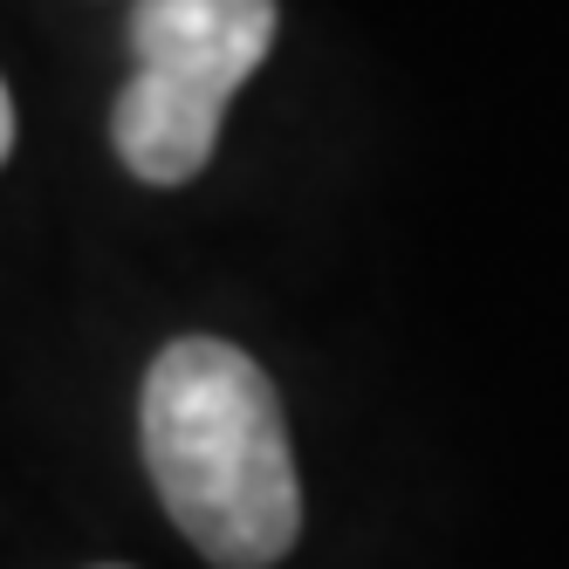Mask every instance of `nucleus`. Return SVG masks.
I'll return each mask as SVG.
<instances>
[{"label": "nucleus", "instance_id": "obj_1", "mask_svg": "<svg viewBox=\"0 0 569 569\" xmlns=\"http://www.w3.org/2000/svg\"><path fill=\"white\" fill-rule=\"evenodd\" d=\"M144 467L172 528L220 569H268L302 528V480L268 371L220 337L151 357L138 398Z\"/></svg>", "mask_w": 569, "mask_h": 569}, {"label": "nucleus", "instance_id": "obj_2", "mask_svg": "<svg viewBox=\"0 0 569 569\" xmlns=\"http://www.w3.org/2000/svg\"><path fill=\"white\" fill-rule=\"evenodd\" d=\"M274 49V0H131V83L110 138L144 186L207 172L220 117Z\"/></svg>", "mask_w": 569, "mask_h": 569}, {"label": "nucleus", "instance_id": "obj_3", "mask_svg": "<svg viewBox=\"0 0 569 569\" xmlns=\"http://www.w3.org/2000/svg\"><path fill=\"white\" fill-rule=\"evenodd\" d=\"M14 131H21L14 124V97H0V151H14Z\"/></svg>", "mask_w": 569, "mask_h": 569}]
</instances>
